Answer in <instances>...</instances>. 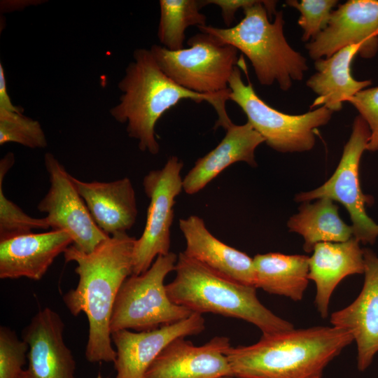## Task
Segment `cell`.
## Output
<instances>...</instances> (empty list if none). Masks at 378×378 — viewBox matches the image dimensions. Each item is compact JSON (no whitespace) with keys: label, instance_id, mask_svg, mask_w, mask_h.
Returning <instances> with one entry per match:
<instances>
[{"label":"cell","instance_id":"obj_1","mask_svg":"<svg viewBox=\"0 0 378 378\" xmlns=\"http://www.w3.org/2000/svg\"><path fill=\"white\" fill-rule=\"evenodd\" d=\"M136 238L118 233L85 253L72 244L64 252L65 261L75 262L79 279L76 288L63 296L71 314L84 313L89 323L85 349L87 360L114 362L116 351L111 344L110 321L113 305L124 281L133 274Z\"/></svg>","mask_w":378,"mask_h":378},{"label":"cell","instance_id":"obj_2","mask_svg":"<svg viewBox=\"0 0 378 378\" xmlns=\"http://www.w3.org/2000/svg\"><path fill=\"white\" fill-rule=\"evenodd\" d=\"M118 88L122 94L118 103L110 109L111 116L120 123H127L128 136L138 141L141 151L152 155L160 151L155 131L157 122L181 100L206 101L211 104L218 115L215 129L226 130L233 123L225 109L228 97L200 94L181 87L160 69L150 49L134 50L133 60Z\"/></svg>","mask_w":378,"mask_h":378},{"label":"cell","instance_id":"obj_3","mask_svg":"<svg viewBox=\"0 0 378 378\" xmlns=\"http://www.w3.org/2000/svg\"><path fill=\"white\" fill-rule=\"evenodd\" d=\"M354 341L335 326L291 329L262 335L249 346L225 352L232 375L242 378H312L322 376L327 365Z\"/></svg>","mask_w":378,"mask_h":378},{"label":"cell","instance_id":"obj_4","mask_svg":"<svg viewBox=\"0 0 378 378\" xmlns=\"http://www.w3.org/2000/svg\"><path fill=\"white\" fill-rule=\"evenodd\" d=\"M276 1L257 0L243 8L244 18L233 27L218 28L206 24L197 28L245 55L261 85L276 83L282 90L287 91L293 81L303 79L308 65L307 59L286 41L283 12L276 11Z\"/></svg>","mask_w":378,"mask_h":378},{"label":"cell","instance_id":"obj_5","mask_svg":"<svg viewBox=\"0 0 378 378\" xmlns=\"http://www.w3.org/2000/svg\"><path fill=\"white\" fill-rule=\"evenodd\" d=\"M176 276L166 285L167 294L175 304L193 313H212L246 321L258 327L262 335L294 328L258 300L256 288L226 278L200 262L179 253Z\"/></svg>","mask_w":378,"mask_h":378},{"label":"cell","instance_id":"obj_6","mask_svg":"<svg viewBox=\"0 0 378 378\" xmlns=\"http://www.w3.org/2000/svg\"><path fill=\"white\" fill-rule=\"evenodd\" d=\"M178 255H158L150 268L132 274L116 297L110 321L111 333L120 330L147 331L188 318L193 312L169 298L164 279L175 270Z\"/></svg>","mask_w":378,"mask_h":378},{"label":"cell","instance_id":"obj_7","mask_svg":"<svg viewBox=\"0 0 378 378\" xmlns=\"http://www.w3.org/2000/svg\"><path fill=\"white\" fill-rule=\"evenodd\" d=\"M189 48L169 50L153 45L152 55L160 69L181 87L204 94L229 98V79L239 64L238 50L207 33L192 36Z\"/></svg>","mask_w":378,"mask_h":378},{"label":"cell","instance_id":"obj_8","mask_svg":"<svg viewBox=\"0 0 378 378\" xmlns=\"http://www.w3.org/2000/svg\"><path fill=\"white\" fill-rule=\"evenodd\" d=\"M229 99L235 102L247 117V122L273 150L283 153H301L312 150L316 130L331 119L332 111L325 106L305 113H282L265 102L251 82L245 84L237 66L229 79Z\"/></svg>","mask_w":378,"mask_h":378},{"label":"cell","instance_id":"obj_9","mask_svg":"<svg viewBox=\"0 0 378 378\" xmlns=\"http://www.w3.org/2000/svg\"><path fill=\"white\" fill-rule=\"evenodd\" d=\"M370 137L368 125L357 115L332 175L321 186L298 193L294 198L297 202H305L326 197L340 203L349 214L353 237L363 244H373L378 237V223L366 212V206L372 204L374 199L363 192L359 176L360 159Z\"/></svg>","mask_w":378,"mask_h":378},{"label":"cell","instance_id":"obj_10","mask_svg":"<svg viewBox=\"0 0 378 378\" xmlns=\"http://www.w3.org/2000/svg\"><path fill=\"white\" fill-rule=\"evenodd\" d=\"M183 162L170 156L160 169L150 171L143 178L144 190L149 200L144 230L136 239L133 274L147 271L158 255L168 254L175 198L183 190Z\"/></svg>","mask_w":378,"mask_h":378},{"label":"cell","instance_id":"obj_11","mask_svg":"<svg viewBox=\"0 0 378 378\" xmlns=\"http://www.w3.org/2000/svg\"><path fill=\"white\" fill-rule=\"evenodd\" d=\"M44 164L49 176L50 188L37 205L52 230L66 232L73 246L85 253L92 251L108 235L94 221L74 181V176L48 152Z\"/></svg>","mask_w":378,"mask_h":378},{"label":"cell","instance_id":"obj_12","mask_svg":"<svg viewBox=\"0 0 378 378\" xmlns=\"http://www.w3.org/2000/svg\"><path fill=\"white\" fill-rule=\"evenodd\" d=\"M352 45L360 46L359 55L374 57L378 51V0H349L331 14L327 27L305 48L309 57L326 58Z\"/></svg>","mask_w":378,"mask_h":378},{"label":"cell","instance_id":"obj_13","mask_svg":"<svg viewBox=\"0 0 378 378\" xmlns=\"http://www.w3.org/2000/svg\"><path fill=\"white\" fill-rule=\"evenodd\" d=\"M204 329L202 315L192 313L186 319L150 330L111 332L116 347L115 378H144L149 366L169 343L179 337L197 335Z\"/></svg>","mask_w":378,"mask_h":378},{"label":"cell","instance_id":"obj_14","mask_svg":"<svg viewBox=\"0 0 378 378\" xmlns=\"http://www.w3.org/2000/svg\"><path fill=\"white\" fill-rule=\"evenodd\" d=\"M64 330L60 315L52 309L35 314L22 334L29 351L28 367L20 378H75L76 361L64 342Z\"/></svg>","mask_w":378,"mask_h":378},{"label":"cell","instance_id":"obj_15","mask_svg":"<svg viewBox=\"0 0 378 378\" xmlns=\"http://www.w3.org/2000/svg\"><path fill=\"white\" fill-rule=\"evenodd\" d=\"M230 340L215 336L202 346L185 337L169 343L146 370L144 378H219L233 376L225 352Z\"/></svg>","mask_w":378,"mask_h":378},{"label":"cell","instance_id":"obj_16","mask_svg":"<svg viewBox=\"0 0 378 378\" xmlns=\"http://www.w3.org/2000/svg\"><path fill=\"white\" fill-rule=\"evenodd\" d=\"M364 283L360 293L347 307L332 313V326L349 331L357 346V368L365 371L378 352V256L364 248Z\"/></svg>","mask_w":378,"mask_h":378},{"label":"cell","instance_id":"obj_17","mask_svg":"<svg viewBox=\"0 0 378 378\" xmlns=\"http://www.w3.org/2000/svg\"><path fill=\"white\" fill-rule=\"evenodd\" d=\"M71 244L72 238L66 232L55 230L0 241V278L40 280Z\"/></svg>","mask_w":378,"mask_h":378},{"label":"cell","instance_id":"obj_18","mask_svg":"<svg viewBox=\"0 0 378 378\" xmlns=\"http://www.w3.org/2000/svg\"><path fill=\"white\" fill-rule=\"evenodd\" d=\"M186 240L183 253L215 272L238 283L255 287L253 260L215 237L200 217L179 220Z\"/></svg>","mask_w":378,"mask_h":378},{"label":"cell","instance_id":"obj_19","mask_svg":"<svg viewBox=\"0 0 378 378\" xmlns=\"http://www.w3.org/2000/svg\"><path fill=\"white\" fill-rule=\"evenodd\" d=\"M74 181L94 221L107 235L125 233L133 227L138 209L129 178L88 182L74 177Z\"/></svg>","mask_w":378,"mask_h":378},{"label":"cell","instance_id":"obj_20","mask_svg":"<svg viewBox=\"0 0 378 378\" xmlns=\"http://www.w3.org/2000/svg\"><path fill=\"white\" fill-rule=\"evenodd\" d=\"M312 252L308 278L315 283V304L326 318L332 294L340 282L349 275L363 274V251L360 242L351 237L342 242L318 243Z\"/></svg>","mask_w":378,"mask_h":378},{"label":"cell","instance_id":"obj_21","mask_svg":"<svg viewBox=\"0 0 378 378\" xmlns=\"http://www.w3.org/2000/svg\"><path fill=\"white\" fill-rule=\"evenodd\" d=\"M223 139L216 148L199 158L183 178V190L193 195L203 189L231 164L244 162L257 167L255 150L265 139L246 122L244 125L232 123L226 130Z\"/></svg>","mask_w":378,"mask_h":378},{"label":"cell","instance_id":"obj_22","mask_svg":"<svg viewBox=\"0 0 378 378\" xmlns=\"http://www.w3.org/2000/svg\"><path fill=\"white\" fill-rule=\"evenodd\" d=\"M360 48L349 46L328 57L315 60L316 71L306 82L317 94L311 108L325 106L332 112L339 111L344 102L372 85L370 80H358L351 74V63Z\"/></svg>","mask_w":378,"mask_h":378},{"label":"cell","instance_id":"obj_23","mask_svg":"<svg viewBox=\"0 0 378 378\" xmlns=\"http://www.w3.org/2000/svg\"><path fill=\"white\" fill-rule=\"evenodd\" d=\"M255 288L298 302L309 283V257L281 253L257 254L253 258Z\"/></svg>","mask_w":378,"mask_h":378},{"label":"cell","instance_id":"obj_24","mask_svg":"<svg viewBox=\"0 0 378 378\" xmlns=\"http://www.w3.org/2000/svg\"><path fill=\"white\" fill-rule=\"evenodd\" d=\"M339 207L328 198H320L314 202H302L298 212L287 222L289 232L304 239L303 248L311 253L321 242H342L353 237L351 225L339 215Z\"/></svg>","mask_w":378,"mask_h":378},{"label":"cell","instance_id":"obj_25","mask_svg":"<svg viewBox=\"0 0 378 378\" xmlns=\"http://www.w3.org/2000/svg\"><path fill=\"white\" fill-rule=\"evenodd\" d=\"M158 37L169 50L183 48L185 31L190 26L206 25V17L200 12L198 0H160Z\"/></svg>","mask_w":378,"mask_h":378},{"label":"cell","instance_id":"obj_26","mask_svg":"<svg viewBox=\"0 0 378 378\" xmlns=\"http://www.w3.org/2000/svg\"><path fill=\"white\" fill-rule=\"evenodd\" d=\"M15 162L13 153H8L0 161V241L33 232L34 230L48 229L46 218L27 214L18 205L8 199L4 192L6 174Z\"/></svg>","mask_w":378,"mask_h":378},{"label":"cell","instance_id":"obj_27","mask_svg":"<svg viewBox=\"0 0 378 378\" xmlns=\"http://www.w3.org/2000/svg\"><path fill=\"white\" fill-rule=\"evenodd\" d=\"M17 143L35 149L48 146L40 122L22 114L0 109V145Z\"/></svg>","mask_w":378,"mask_h":378},{"label":"cell","instance_id":"obj_28","mask_svg":"<svg viewBox=\"0 0 378 378\" xmlns=\"http://www.w3.org/2000/svg\"><path fill=\"white\" fill-rule=\"evenodd\" d=\"M337 0H288L286 4L300 13L298 23L303 30V42L314 40L328 26Z\"/></svg>","mask_w":378,"mask_h":378},{"label":"cell","instance_id":"obj_29","mask_svg":"<svg viewBox=\"0 0 378 378\" xmlns=\"http://www.w3.org/2000/svg\"><path fill=\"white\" fill-rule=\"evenodd\" d=\"M29 345L6 326L0 328V378H20Z\"/></svg>","mask_w":378,"mask_h":378},{"label":"cell","instance_id":"obj_30","mask_svg":"<svg viewBox=\"0 0 378 378\" xmlns=\"http://www.w3.org/2000/svg\"><path fill=\"white\" fill-rule=\"evenodd\" d=\"M365 121L370 131L367 150H378V87L368 88L349 100Z\"/></svg>","mask_w":378,"mask_h":378},{"label":"cell","instance_id":"obj_31","mask_svg":"<svg viewBox=\"0 0 378 378\" xmlns=\"http://www.w3.org/2000/svg\"><path fill=\"white\" fill-rule=\"evenodd\" d=\"M257 0H202L204 7L208 4L218 6L221 10L224 23L230 27L234 20V15L239 8H244L255 3Z\"/></svg>","mask_w":378,"mask_h":378},{"label":"cell","instance_id":"obj_32","mask_svg":"<svg viewBox=\"0 0 378 378\" xmlns=\"http://www.w3.org/2000/svg\"><path fill=\"white\" fill-rule=\"evenodd\" d=\"M0 109H4L8 111L23 113V108L13 104L9 97L6 78L5 71L2 63H0Z\"/></svg>","mask_w":378,"mask_h":378},{"label":"cell","instance_id":"obj_33","mask_svg":"<svg viewBox=\"0 0 378 378\" xmlns=\"http://www.w3.org/2000/svg\"><path fill=\"white\" fill-rule=\"evenodd\" d=\"M1 10L3 13L5 12H10V11H15V10H19L21 9H24L27 6H31V5H36L38 2H41V1H36V0H18V1H1Z\"/></svg>","mask_w":378,"mask_h":378},{"label":"cell","instance_id":"obj_34","mask_svg":"<svg viewBox=\"0 0 378 378\" xmlns=\"http://www.w3.org/2000/svg\"><path fill=\"white\" fill-rule=\"evenodd\" d=\"M219 378H242V377H235V376H224Z\"/></svg>","mask_w":378,"mask_h":378},{"label":"cell","instance_id":"obj_35","mask_svg":"<svg viewBox=\"0 0 378 378\" xmlns=\"http://www.w3.org/2000/svg\"><path fill=\"white\" fill-rule=\"evenodd\" d=\"M312 378H321V376L318 375V376H315V377H313Z\"/></svg>","mask_w":378,"mask_h":378}]
</instances>
